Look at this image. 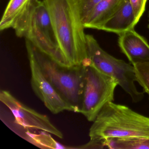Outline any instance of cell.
Returning <instances> with one entry per match:
<instances>
[{
	"label": "cell",
	"instance_id": "1",
	"mask_svg": "<svg viewBox=\"0 0 149 149\" xmlns=\"http://www.w3.org/2000/svg\"><path fill=\"white\" fill-rule=\"evenodd\" d=\"M59 49L71 66L87 60L86 34L78 0H43Z\"/></svg>",
	"mask_w": 149,
	"mask_h": 149
},
{
	"label": "cell",
	"instance_id": "2",
	"mask_svg": "<svg viewBox=\"0 0 149 149\" xmlns=\"http://www.w3.org/2000/svg\"><path fill=\"white\" fill-rule=\"evenodd\" d=\"M90 139L109 138L149 139V117L125 105L108 103L98 113L89 133Z\"/></svg>",
	"mask_w": 149,
	"mask_h": 149
},
{
	"label": "cell",
	"instance_id": "3",
	"mask_svg": "<svg viewBox=\"0 0 149 149\" xmlns=\"http://www.w3.org/2000/svg\"><path fill=\"white\" fill-rule=\"evenodd\" d=\"M26 40L27 54L32 56L45 77L52 84L62 97L80 113L84 84L85 66L66 67L59 64Z\"/></svg>",
	"mask_w": 149,
	"mask_h": 149
},
{
	"label": "cell",
	"instance_id": "4",
	"mask_svg": "<svg viewBox=\"0 0 149 149\" xmlns=\"http://www.w3.org/2000/svg\"><path fill=\"white\" fill-rule=\"evenodd\" d=\"M13 29L18 37L28 40L59 64L66 67L71 66L59 49L50 16L43 1L37 0Z\"/></svg>",
	"mask_w": 149,
	"mask_h": 149
},
{
	"label": "cell",
	"instance_id": "5",
	"mask_svg": "<svg viewBox=\"0 0 149 149\" xmlns=\"http://www.w3.org/2000/svg\"><path fill=\"white\" fill-rule=\"evenodd\" d=\"M86 40L87 59L90 63L117 81L118 85L129 95L133 102H141L144 95L143 92L138 90L135 85L136 81L133 65L105 52L93 36L86 34Z\"/></svg>",
	"mask_w": 149,
	"mask_h": 149
},
{
	"label": "cell",
	"instance_id": "6",
	"mask_svg": "<svg viewBox=\"0 0 149 149\" xmlns=\"http://www.w3.org/2000/svg\"><path fill=\"white\" fill-rule=\"evenodd\" d=\"M83 64L85 66V77L80 113L93 122L102 108L114 101L118 83L97 69L88 59Z\"/></svg>",
	"mask_w": 149,
	"mask_h": 149
},
{
	"label": "cell",
	"instance_id": "7",
	"mask_svg": "<svg viewBox=\"0 0 149 149\" xmlns=\"http://www.w3.org/2000/svg\"><path fill=\"white\" fill-rule=\"evenodd\" d=\"M0 101L12 111L15 118V123L24 129L27 130H40L61 139L63 138L62 132L52 123L47 116L24 104L9 91L1 90Z\"/></svg>",
	"mask_w": 149,
	"mask_h": 149
},
{
	"label": "cell",
	"instance_id": "8",
	"mask_svg": "<svg viewBox=\"0 0 149 149\" xmlns=\"http://www.w3.org/2000/svg\"><path fill=\"white\" fill-rule=\"evenodd\" d=\"M28 56L31 70V87L38 98L53 114L65 110L73 111L72 107L45 77L33 57L29 54Z\"/></svg>",
	"mask_w": 149,
	"mask_h": 149
},
{
	"label": "cell",
	"instance_id": "9",
	"mask_svg": "<svg viewBox=\"0 0 149 149\" xmlns=\"http://www.w3.org/2000/svg\"><path fill=\"white\" fill-rule=\"evenodd\" d=\"M118 35L119 47L132 65L149 61V44L144 38L134 29Z\"/></svg>",
	"mask_w": 149,
	"mask_h": 149
},
{
	"label": "cell",
	"instance_id": "10",
	"mask_svg": "<svg viewBox=\"0 0 149 149\" xmlns=\"http://www.w3.org/2000/svg\"><path fill=\"white\" fill-rule=\"evenodd\" d=\"M138 22L129 0H125L117 12L104 24L101 30L119 35L134 29Z\"/></svg>",
	"mask_w": 149,
	"mask_h": 149
},
{
	"label": "cell",
	"instance_id": "11",
	"mask_svg": "<svg viewBox=\"0 0 149 149\" xmlns=\"http://www.w3.org/2000/svg\"><path fill=\"white\" fill-rule=\"evenodd\" d=\"M125 0H102L84 19L85 28L101 30L104 24L119 9Z\"/></svg>",
	"mask_w": 149,
	"mask_h": 149
},
{
	"label": "cell",
	"instance_id": "12",
	"mask_svg": "<svg viewBox=\"0 0 149 149\" xmlns=\"http://www.w3.org/2000/svg\"><path fill=\"white\" fill-rule=\"evenodd\" d=\"M37 0H10L0 22V30L13 29Z\"/></svg>",
	"mask_w": 149,
	"mask_h": 149
},
{
	"label": "cell",
	"instance_id": "13",
	"mask_svg": "<svg viewBox=\"0 0 149 149\" xmlns=\"http://www.w3.org/2000/svg\"><path fill=\"white\" fill-rule=\"evenodd\" d=\"M111 149H149V139L139 137L109 138L104 139Z\"/></svg>",
	"mask_w": 149,
	"mask_h": 149
},
{
	"label": "cell",
	"instance_id": "14",
	"mask_svg": "<svg viewBox=\"0 0 149 149\" xmlns=\"http://www.w3.org/2000/svg\"><path fill=\"white\" fill-rule=\"evenodd\" d=\"M49 132L42 131L40 134H36L28 130L26 132V139L30 143L40 148H50V149H64L66 147L56 142L48 134Z\"/></svg>",
	"mask_w": 149,
	"mask_h": 149
},
{
	"label": "cell",
	"instance_id": "15",
	"mask_svg": "<svg viewBox=\"0 0 149 149\" xmlns=\"http://www.w3.org/2000/svg\"><path fill=\"white\" fill-rule=\"evenodd\" d=\"M132 65L134 67L136 81L143 88L149 98V61L139 63Z\"/></svg>",
	"mask_w": 149,
	"mask_h": 149
},
{
	"label": "cell",
	"instance_id": "16",
	"mask_svg": "<svg viewBox=\"0 0 149 149\" xmlns=\"http://www.w3.org/2000/svg\"><path fill=\"white\" fill-rule=\"evenodd\" d=\"M102 0H78L80 13L84 19Z\"/></svg>",
	"mask_w": 149,
	"mask_h": 149
},
{
	"label": "cell",
	"instance_id": "17",
	"mask_svg": "<svg viewBox=\"0 0 149 149\" xmlns=\"http://www.w3.org/2000/svg\"><path fill=\"white\" fill-rule=\"evenodd\" d=\"M135 16L138 21H139L145 9L146 5L147 0H129Z\"/></svg>",
	"mask_w": 149,
	"mask_h": 149
},
{
	"label": "cell",
	"instance_id": "18",
	"mask_svg": "<svg viewBox=\"0 0 149 149\" xmlns=\"http://www.w3.org/2000/svg\"><path fill=\"white\" fill-rule=\"evenodd\" d=\"M107 148L105 145L104 139H90L88 143L84 145L82 148L89 149H104Z\"/></svg>",
	"mask_w": 149,
	"mask_h": 149
}]
</instances>
